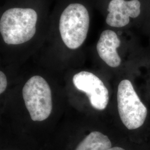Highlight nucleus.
<instances>
[{
	"label": "nucleus",
	"mask_w": 150,
	"mask_h": 150,
	"mask_svg": "<svg viewBox=\"0 0 150 150\" xmlns=\"http://www.w3.org/2000/svg\"><path fill=\"white\" fill-rule=\"evenodd\" d=\"M7 82L6 76L5 74L2 72H0V93L2 94L4 91H5L7 87Z\"/></svg>",
	"instance_id": "nucleus-9"
},
{
	"label": "nucleus",
	"mask_w": 150,
	"mask_h": 150,
	"mask_svg": "<svg viewBox=\"0 0 150 150\" xmlns=\"http://www.w3.org/2000/svg\"><path fill=\"white\" fill-rule=\"evenodd\" d=\"M111 146L107 136L93 131L86 136L75 150H107L111 148Z\"/></svg>",
	"instance_id": "nucleus-8"
},
{
	"label": "nucleus",
	"mask_w": 150,
	"mask_h": 150,
	"mask_svg": "<svg viewBox=\"0 0 150 150\" xmlns=\"http://www.w3.org/2000/svg\"><path fill=\"white\" fill-rule=\"evenodd\" d=\"M25 106L33 121L47 119L52 110L50 87L41 76H34L27 81L23 87Z\"/></svg>",
	"instance_id": "nucleus-3"
},
{
	"label": "nucleus",
	"mask_w": 150,
	"mask_h": 150,
	"mask_svg": "<svg viewBox=\"0 0 150 150\" xmlns=\"http://www.w3.org/2000/svg\"><path fill=\"white\" fill-rule=\"evenodd\" d=\"M107 150H125L121 147H111L110 149Z\"/></svg>",
	"instance_id": "nucleus-10"
},
{
	"label": "nucleus",
	"mask_w": 150,
	"mask_h": 150,
	"mask_svg": "<svg viewBox=\"0 0 150 150\" xmlns=\"http://www.w3.org/2000/svg\"><path fill=\"white\" fill-rule=\"evenodd\" d=\"M106 22L113 27L127 25L130 18H136L141 13V3L139 0H111L108 6Z\"/></svg>",
	"instance_id": "nucleus-6"
},
{
	"label": "nucleus",
	"mask_w": 150,
	"mask_h": 150,
	"mask_svg": "<svg viewBox=\"0 0 150 150\" xmlns=\"http://www.w3.org/2000/svg\"><path fill=\"white\" fill-rule=\"evenodd\" d=\"M117 106L120 118L127 129H134L143 125L147 110L128 80L122 81L118 85Z\"/></svg>",
	"instance_id": "nucleus-4"
},
{
	"label": "nucleus",
	"mask_w": 150,
	"mask_h": 150,
	"mask_svg": "<svg viewBox=\"0 0 150 150\" xmlns=\"http://www.w3.org/2000/svg\"><path fill=\"white\" fill-rule=\"evenodd\" d=\"M121 41L116 32L107 30L101 33L97 43V51L100 57L111 67H117L121 62L117 48Z\"/></svg>",
	"instance_id": "nucleus-7"
},
{
	"label": "nucleus",
	"mask_w": 150,
	"mask_h": 150,
	"mask_svg": "<svg viewBox=\"0 0 150 150\" xmlns=\"http://www.w3.org/2000/svg\"><path fill=\"white\" fill-rule=\"evenodd\" d=\"M89 26V13L82 4H71L64 8L60 16V35L64 45L70 49L79 48L83 43Z\"/></svg>",
	"instance_id": "nucleus-2"
},
{
	"label": "nucleus",
	"mask_w": 150,
	"mask_h": 150,
	"mask_svg": "<svg viewBox=\"0 0 150 150\" xmlns=\"http://www.w3.org/2000/svg\"><path fill=\"white\" fill-rule=\"evenodd\" d=\"M73 83L78 90L86 93L94 108L103 110L107 107L108 91L97 76L90 72L81 71L74 76Z\"/></svg>",
	"instance_id": "nucleus-5"
},
{
	"label": "nucleus",
	"mask_w": 150,
	"mask_h": 150,
	"mask_svg": "<svg viewBox=\"0 0 150 150\" xmlns=\"http://www.w3.org/2000/svg\"><path fill=\"white\" fill-rule=\"evenodd\" d=\"M38 13L31 8L15 7L6 10L1 17L0 32L8 45L27 42L36 32Z\"/></svg>",
	"instance_id": "nucleus-1"
}]
</instances>
